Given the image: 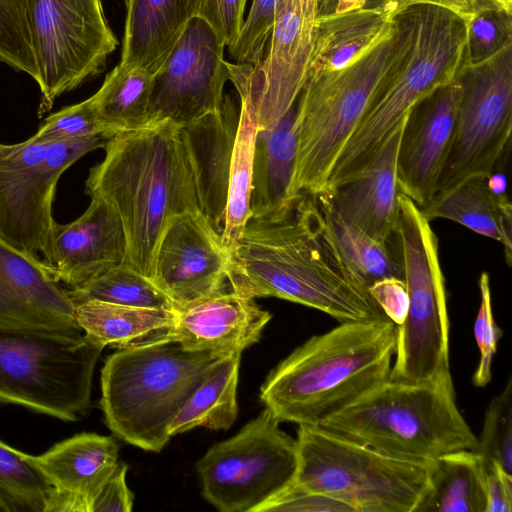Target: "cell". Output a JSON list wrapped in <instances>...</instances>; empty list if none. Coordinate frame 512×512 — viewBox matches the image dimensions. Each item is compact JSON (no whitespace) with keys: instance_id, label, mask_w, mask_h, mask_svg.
Wrapping results in <instances>:
<instances>
[{"instance_id":"cell-1","label":"cell","mask_w":512,"mask_h":512,"mask_svg":"<svg viewBox=\"0 0 512 512\" xmlns=\"http://www.w3.org/2000/svg\"><path fill=\"white\" fill-rule=\"evenodd\" d=\"M228 251L227 281L243 297L288 300L340 323L388 319L343 264L314 195L298 193L277 213L250 218Z\"/></svg>"},{"instance_id":"cell-2","label":"cell","mask_w":512,"mask_h":512,"mask_svg":"<svg viewBox=\"0 0 512 512\" xmlns=\"http://www.w3.org/2000/svg\"><path fill=\"white\" fill-rule=\"evenodd\" d=\"M85 193L108 201L125 233V263L152 278L163 231L176 216L200 211L182 127L170 121L119 132L106 140ZM201 212V211H200Z\"/></svg>"},{"instance_id":"cell-3","label":"cell","mask_w":512,"mask_h":512,"mask_svg":"<svg viewBox=\"0 0 512 512\" xmlns=\"http://www.w3.org/2000/svg\"><path fill=\"white\" fill-rule=\"evenodd\" d=\"M396 339L389 319L342 322L271 370L260 400L280 422L318 426L389 380Z\"/></svg>"},{"instance_id":"cell-4","label":"cell","mask_w":512,"mask_h":512,"mask_svg":"<svg viewBox=\"0 0 512 512\" xmlns=\"http://www.w3.org/2000/svg\"><path fill=\"white\" fill-rule=\"evenodd\" d=\"M395 21L399 37L395 63L340 153L325 191L355 175L409 111L452 82L464 62L467 25L453 12L418 5L398 14Z\"/></svg>"},{"instance_id":"cell-5","label":"cell","mask_w":512,"mask_h":512,"mask_svg":"<svg viewBox=\"0 0 512 512\" xmlns=\"http://www.w3.org/2000/svg\"><path fill=\"white\" fill-rule=\"evenodd\" d=\"M318 426L389 457L418 463L477 447V436L456 404L451 377L389 379Z\"/></svg>"},{"instance_id":"cell-6","label":"cell","mask_w":512,"mask_h":512,"mask_svg":"<svg viewBox=\"0 0 512 512\" xmlns=\"http://www.w3.org/2000/svg\"><path fill=\"white\" fill-rule=\"evenodd\" d=\"M222 357L174 341L109 355L100 399L107 427L131 445L160 452L173 420Z\"/></svg>"},{"instance_id":"cell-7","label":"cell","mask_w":512,"mask_h":512,"mask_svg":"<svg viewBox=\"0 0 512 512\" xmlns=\"http://www.w3.org/2000/svg\"><path fill=\"white\" fill-rule=\"evenodd\" d=\"M398 48L395 26L392 34L350 66L307 78L295 104L293 195L325 191L340 153L395 63Z\"/></svg>"},{"instance_id":"cell-8","label":"cell","mask_w":512,"mask_h":512,"mask_svg":"<svg viewBox=\"0 0 512 512\" xmlns=\"http://www.w3.org/2000/svg\"><path fill=\"white\" fill-rule=\"evenodd\" d=\"M292 483L343 503L351 512H413L428 463L384 455L316 425H298Z\"/></svg>"},{"instance_id":"cell-9","label":"cell","mask_w":512,"mask_h":512,"mask_svg":"<svg viewBox=\"0 0 512 512\" xmlns=\"http://www.w3.org/2000/svg\"><path fill=\"white\" fill-rule=\"evenodd\" d=\"M396 242L408 295L405 320L397 325L390 380L428 382L451 377L449 317L438 238L430 221L399 193Z\"/></svg>"},{"instance_id":"cell-10","label":"cell","mask_w":512,"mask_h":512,"mask_svg":"<svg viewBox=\"0 0 512 512\" xmlns=\"http://www.w3.org/2000/svg\"><path fill=\"white\" fill-rule=\"evenodd\" d=\"M101 351L83 331L0 329V402L79 420L90 408Z\"/></svg>"},{"instance_id":"cell-11","label":"cell","mask_w":512,"mask_h":512,"mask_svg":"<svg viewBox=\"0 0 512 512\" xmlns=\"http://www.w3.org/2000/svg\"><path fill=\"white\" fill-rule=\"evenodd\" d=\"M456 79L461 92L455 127L434 198L497 171L510 147L512 41L480 62L463 63Z\"/></svg>"},{"instance_id":"cell-12","label":"cell","mask_w":512,"mask_h":512,"mask_svg":"<svg viewBox=\"0 0 512 512\" xmlns=\"http://www.w3.org/2000/svg\"><path fill=\"white\" fill-rule=\"evenodd\" d=\"M101 136L63 141L0 143V239L19 251L48 256L52 204L61 175L85 154L103 148Z\"/></svg>"},{"instance_id":"cell-13","label":"cell","mask_w":512,"mask_h":512,"mask_svg":"<svg viewBox=\"0 0 512 512\" xmlns=\"http://www.w3.org/2000/svg\"><path fill=\"white\" fill-rule=\"evenodd\" d=\"M264 408L231 438L198 460L202 495L222 512L255 510L289 486L298 465L297 441Z\"/></svg>"},{"instance_id":"cell-14","label":"cell","mask_w":512,"mask_h":512,"mask_svg":"<svg viewBox=\"0 0 512 512\" xmlns=\"http://www.w3.org/2000/svg\"><path fill=\"white\" fill-rule=\"evenodd\" d=\"M27 13L41 117L62 94L100 74L118 40L102 0H27Z\"/></svg>"},{"instance_id":"cell-15","label":"cell","mask_w":512,"mask_h":512,"mask_svg":"<svg viewBox=\"0 0 512 512\" xmlns=\"http://www.w3.org/2000/svg\"><path fill=\"white\" fill-rule=\"evenodd\" d=\"M225 42L202 18L194 17L154 74L148 124L185 126L218 111L230 80Z\"/></svg>"},{"instance_id":"cell-16","label":"cell","mask_w":512,"mask_h":512,"mask_svg":"<svg viewBox=\"0 0 512 512\" xmlns=\"http://www.w3.org/2000/svg\"><path fill=\"white\" fill-rule=\"evenodd\" d=\"M321 0H277L267 52L248 65L246 94L258 129L268 128L291 110L308 78Z\"/></svg>"},{"instance_id":"cell-17","label":"cell","mask_w":512,"mask_h":512,"mask_svg":"<svg viewBox=\"0 0 512 512\" xmlns=\"http://www.w3.org/2000/svg\"><path fill=\"white\" fill-rule=\"evenodd\" d=\"M228 263L229 251L208 218L184 213L161 235L151 280L178 310L227 290Z\"/></svg>"},{"instance_id":"cell-18","label":"cell","mask_w":512,"mask_h":512,"mask_svg":"<svg viewBox=\"0 0 512 512\" xmlns=\"http://www.w3.org/2000/svg\"><path fill=\"white\" fill-rule=\"evenodd\" d=\"M460 84L452 82L418 102L408 113L396 160L400 193L420 209L434 198L455 127Z\"/></svg>"},{"instance_id":"cell-19","label":"cell","mask_w":512,"mask_h":512,"mask_svg":"<svg viewBox=\"0 0 512 512\" xmlns=\"http://www.w3.org/2000/svg\"><path fill=\"white\" fill-rule=\"evenodd\" d=\"M0 329L82 331L75 305L40 258L0 239Z\"/></svg>"},{"instance_id":"cell-20","label":"cell","mask_w":512,"mask_h":512,"mask_svg":"<svg viewBox=\"0 0 512 512\" xmlns=\"http://www.w3.org/2000/svg\"><path fill=\"white\" fill-rule=\"evenodd\" d=\"M126 237L115 208L92 197L84 213L67 224L55 221L45 263L55 278L70 288L83 285L125 263Z\"/></svg>"},{"instance_id":"cell-21","label":"cell","mask_w":512,"mask_h":512,"mask_svg":"<svg viewBox=\"0 0 512 512\" xmlns=\"http://www.w3.org/2000/svg\"><path fill=\"white\" fill-rule=\"evenodd\" d=\"M118 453L114 436L80 433L41 455L27 454L53 488L45 512H89L93 498L119 463Z\"/></svg>"},{"instance_id":"cell-22","label":"cell","mask_w":512,"mask_h":512,"mask_svg":"<svg viewBox=\"0 0 512 512\" xmlns=\"http://www.w3.org/2000/svg\"><path fill=\"white\" fill-rule=\"evenodd\" d=\"M174 342L219 356L242 353L258 342L272 314L254 299L225 290L175 310Z\"/></svg>"},{"instance_id":"cell-23","label":"cell","mask_w":512,"mask_h":512,"mask_svg":"<svg viewBox=\"0 0 512 512\" xmlns=\"http://www.w3.org/2000/svg\"><path fill=\"white\" fill-rule=\"evenodd\" d=\"M407 116L393 128L377 152L355 175L336 188L323 192L345 219L384 243L392 242L396 237L400 193L396 160Z\"/></svg>"},{"instance_id":"cell-24","label":"cell","mask_w":512,"mask_h":512,"mask_svg":"<svg viewBox=\"0 0 512 512\" xmlns=\"http://www.w3.org/2000/svg\"><path fill=\"white\" fill-rule=\"evenodd\" d=\"M240 107L225 96L221 108L185 126L183 136L194 172L200 211L221 234Z\"/></svg>"},{"instance_id":"cell-25","label":"cell","mask_w":512,"mask_h":512,"mask_svg":"<svg viewBox=\"0 0 512 512\" xmlns=\"http://www.w3.org/2000/svg\"><path fill=\"white\" fill-rule=\"evenodd\" d=\"M200 0H126L121 64L155 74L189 21Z\"/></svg>"},{"instance_id":"cell-26","label":"cell","mask_w":512,"mask_h":512,"mask_svg":"<svg viewBox=\"0 0 512 512\" xmlns=\"http://www.w3.org/2000/svg\"><path fill=\"white\" fill-rule=\"evenodd\" d=\"M395 26V18L377 7L320 14L308 77L350 66L392 34Z\"/></svg>"},{"instance_id":"cell-27","label":"cell","mask_w":512,"mask_h":512,"mask_svg":"<svg viewBox=\"0 0 512 512\" xmlns=\"http://www.w3.org/2000/svg\"><path fill=\"white\" fill-rule=\"evenodd\" d=\"M175 311L132 307L98 300L75 306V318L84 336L102 350L141 348L171 342Z\"/></svg>"},{"instance_id":"cell-28","label":"cell","mask_w":512,"mask_h":512,"mask_svg":"<svg viewBox=\"0 0 512 512\" xmlns=\"http://www.w3.org/2000/svg\"><path fill=\"white\" fill-rule=\"evenodd\" d=\"M294 116L295 105L274 125L257 130L250 218L275 214L296 196L292 194L297 154Z\"/></svg>"},{"instance_id":"cell-29","label":"cell","mask_w":512,"mask_h":512,"mask_svg":"<svg viewBox=\"0 0 512 512\" xmlns=\"http://www.w3.org/2000/svg\"><path fill=\"white\" fill-rule=\"evenodd\" d=\"M488 176L469 178L441 194L421 209L428 221L443 218L457 222L504 246L505 259L511 262L512 205L506 193H495Z\"/></svg>"},{"instance_id":"cell-30","label":"cell","mask_w":512,"mask_h":512,"mask_svg":"<svg viewBox=\"0 0 512 512\" xmlns=\"http://www.w3.org/2000/svg\"><path fill=\"white\" fill-rule=\"evenodd\" d=\"M486 465L476 450L441 455L428 463L425 488L413 512H485Z\"/></svg>"},{"instance_id":"cell-31","label":"cell","mask_w":512,"mask_h":512,"mask_svg":"<svg viewBox=\"0 0 512 512\" xmlns=\"http://www.w3.org/2000/svg\"><path fill=\"white\" fill-rule=\"evenodd\" d=\"M322 210L326 230L352 277L365 288L384 279L404 280V269L398 250L392 242L377 241L345 219L333 206L326 193L314 195Z\"/></svg>"},{"instance_id":"cell-32","label":"cell","mask_w":512,"mask_h":512,"mask_svg":"<svg viewBox=\"0 0 512 512\" xmlns=\"http://www.w3.org/2000/svg\"><path fill=\"white\" fill-rule=\"evenodd\" d=\"M241 353L223 356L184 404L169 428L171 437L197 427L227 430L238 415Z\"/></svg>"},{"instance_id":"cell-33","label":"cell","mask_w":512,"mask_h":512,"mask_svg":"<svg viewBox=\"0 0 512 512\" xmlns=\"http://www.w3.org/2000/svg\"><path fill=\"white\" fill-rule=\"evenodd\" d=\"M154 74L119 63L92 95L101 121L115 134L148 125Z\"/></svg>"},{"instance_id":"cell-34","label":"cell","mask_w":512,"mask_h":512,"mask_svg":"<svg viewBox=\"0 0 512 512\" xmlns=\"http://www.w3.org/2000/svg\"><path fill=\"white\" fill-rule=\"evenodd\" d=\"M240 112L229 171L225 222L221 238L228 250L239 240L251 217L253 158L258 123L247 95H240Z\"/></svg>"},{"instance_id":"cell-35","label":"cell","mask_w":512,"mask_h":512,"mask_svg":"<svg viewBox=\"0 0 512 512\" xmlns=\"http://www.w3.org/2000/svg\"><path fill=\"white\" fill-rule=\"evenodd\" d=\"M78 305L88 300L113 304L175 311L170 299L148 277L123 263L81 286L67 289Z\"/></svg>"},{"instance_id":"cell-36","label":"cell","mask_w":512,"mask_h":512,"mask_svg":"<svg viewBox=\"0 0 512 512\" xmlns=\"http://www.w3.org/2000/svg\"><path fill=\"white\" fill-rule=\"evenodd\" d=\"M52 489L26 453L0 441V512H45Z\"/></svg>"},{"instance_id":"cell-37","label":"cell","mask_w":512,"mask_h":512,"mask_svg":"<svg viewBox=\"0 0 512 512\" xmlns=\"http://www.w3.org/2000/svg\"><path fill=\"white\" fill-rule=\"evenodd\" d=\"M0 62L38 81L27 0H0Z\"/></svg>"},{"instance_id":"cell-38","label":"cell","mask_w":512,"mask_h":512,"mask_svg":"<svg viewBox=\"0 0 512 512\" xmlns=\"http://www.w3.org/2000/svg\"><path fill=\"white\" fill-rule=\"evenodd\" d=\"M485 464L496 462L512 473V379L489 403L475 449Z\"/></svg>"},{"instance_id":"cell-39","label":"cell","mask_w":512,"mask_h":512,"mask_svg":"<svg viewBox=\"0 0 512 512\" xmlns=\"http://www.w3.org/2000/svg\"><path fill=\"white\" fill-rule=\"evenodd\" d=\"M115 133L99 118L92 97L62 108L48 116L33 137L40 141H63L101 136L109 139Z\"/></svg>"},{"instance_id":"cell-40","label":"cell","mask_w":512,"mask_h":512,"mask_svg":"<svg viewBox=\"0 0 512 512\" xmlns=\"http://www.w3.org/2000/svg\"><path fill=\"white\" fill-rule=\"evenodd\" d=\"M277 0H253L236 40L228 46L237 64L257 66L264 58L271 36Z\"/></svg>"},{"instance_id":"cell-41","label":"cell","mask_w":512,"mask_h":512,"mask_svg":"<svg viewBox=\"0 0 512 512\" xmlns=\"http://www.w3.org/2000/svg\"><path fill=\"white\" fill-rule=\"evenodd\" d=\"M466 25L467 42L463 63L480 62L512 41V14L480 11Z\"/></svg>"},{"instance_id":"cell-42","label":"cell","mask_w":512,"mask_h":512,"mask_svg":"<svg viewBox=\"0 0 512 512\" xmlns=\"http://www.w3.org/2000/svg\"><path fill=\"white\" fill-rule=\"evenodd\" d=\"M479 289L481 301L475 320L474 334L480 351V359L472 382L476 387H484L492 377V360L502 332L493 317L490 277L487 272H482L479 277Z\"/></svg>"},{"instance_id":"cell-43","label":"cell","mask_w":512,"mask_h":512,"mask_svg":"<svg viewBox=\"0 0 512 512\" xmlns=\"http://www.w3.org/2000/svg\"><path fill=\"white\" fill-rule=\"evenodd\" d=\"M268 511H343L351 512L349 507L327 495L303 489L291 483L277 495L260 505L255 512Z\"/></svg>"},{"instance_id":"cell-44","label":"cell","mask_w":512,"mask_h":512,"mask_svg":"<svg viewBox=\"0 0 512 512\" xmlns=\"http://www.w3.org/2000/svg\"><path fill=\"white\" fill-rule=\"evenodd\" d=\"M247 0H200L197 17L204 19L228 47L244 23Z\"/></svg>"},{"instance_id":"cell-45","label":"cell","mask_w":512,"mask_h":512,"mask_svg":"<svg viewBox=\"0 0 512 512\" xmlns=\"http://www.w3.org/2000/svg\"><path fill=\"white\" fill-rule=\"evenodd\" d=\"M128 465L119 462L114 472L93 498L89 512H130L133 493L126 482Z\"/></svg>"},{"instance_id":"cell-46","label":"cell","mask_w":512,"mask_h":512,"mask_svg":"<svg viewBox=\"0 0 512 512\" xmlns=\"http://www.w3.org/2000/svg\"><path fill=\"white\" fill-rule=\"evenodd\" d=\"M368 291L388 319L396 325L404 322L408 309L404 280L384 279L374 283Z\"/></svg>"},{"instance_id":"cell-47","label":"cell","mask_w":512,"mask_h":512,"mask_svg":"<svg viewBox=\"0 0 512 512\" xmlns=\"http://www.w3.org/2000/svg\"><path fill=\"white\" fill-rule=\"evenodd\" d=\"M486 465V509L485 512L512 511V473L496 462Z\"/></svg>"},{"instance_id":"cell-48","label":"cell","mask_w":512,"mask_h":512,"mask_svg":"<svg viewBox=\"0 0 512 512\" xmlns=\"http://www.w3.org/2000/svg\"><path fill=\"white\" fill-rule=\"evenodd\" d=\"M418 5H435L445 8L463 19L466 24L478 12L471 0H371L370 5L366 6L380 8L395 18L406 9Z\"/></svg>"},{"instance_id":"cell-49","label":"cell","mask_w":512,"mask_h":512,"mask_svg":"<svg viewBox=\"0 0 512 512\" xmlns=\"http://www.w3.org/2000/svg\"><path fill=\"white\" fill-rule=\"evenodd\" d=\"M477 9L480 11H501L512 14V0H471Z\"/></svg>"},{"instance_id":"cell-50","label":"cell","mask_w":512,"mask_h":512,"mask_svg":"<svg viewBox=\"0 0 512 512\" xmlns=\"http://www.w3.org/2000/svg\"><path fill=\"white\" fill-rule=\"evenodd\" d=\"M367 0H336L334 13H345L366 6Z\"/></svg>"}]
</instances>
